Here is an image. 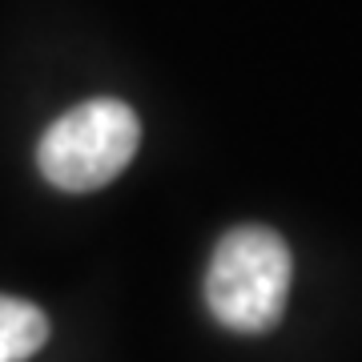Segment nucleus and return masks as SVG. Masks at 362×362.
<instances>
[{
  "instance_id": "f257e3e1",
  "label": "nucleus",
  "mask_w": 362,
  "mask_h": 362,
  "mask_svg": "<svg viewBox=\"0 0 362 362\" xmlns=\"http://www.w3.org/2000/svg\"><path fill=\"white\" fill-rule=\"evenodd\" d=\"M294 258L266 226H238L218 242L206 274V302L221 326L238 334H262L278 326L290 298Z\"/></svg>"
},
{
  "instance_id": "f03ea898",
  "label": "nucleus",
  "mask_w": 362,
  "mask_h": 362,
  "mask_svg": "<svg viewBox=\"0 0 362 362\" xmlns=\"http://www.w3.org/2000/svg\"><path fill=\"white\" fill-rule=\"evenodd\" d=\"M141 125L125 101L97 97L57 117L37 145V165L49 185L65 194L101 189L133 161Z\"/></svg>"
},
{
  "instance_id": "7ed1b4c3",
  "label": "nucleus",
  "mask_w": 362,
  "mask_h": 362,
  "mask_svg": "<svg viewBox=\"0 0 362 362\" xmlns=\"http://www.w3.org/2000/svg\"><path fill=\"white\" fill-rule=\"evenodd\" d=\"M49 342V318L21 298L0 294V362H25Z\"/></svg>"
}]
</instances>
